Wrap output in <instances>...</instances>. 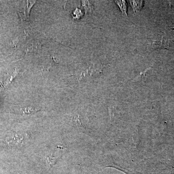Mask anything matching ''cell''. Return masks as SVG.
<instances>
[{"instance_id":"obj_1","label":"cell","mask_w":174,"mask_h":174,"mask_svg":"<svg viewBox=\"0 0 174 174\" xmlns=\"http://www.w3.org/2000/svg\"><path fill=\"white\" fill-rule=\"evenodd\" d=\"M168 41L165 36H161V38L159 40L154 41L152 43V46L154 49H168Z\"/></svg>"},{"instance_id":"obj_2","label":"cell","mask_w":174,"mask_h":174,"mask_svg":"<svg viewBox=\"0 0 174 174\" xmlns=\"http://www.w3.org/2000/svg\"><path fill=\"white\" fill-rule=\"evenodd\" d=\"M22 140H23V137L20 136L17 134H16L13 136H11L8 138L6 142L8 145H12V146H17V145H20V143H21Z\"/></svg>"},{"instance_id":"obj_3","label":"cell","mask_w":174,"mask_h":174,"mask_svg":"<svg viewBox=\"0 0 174 174\" xmlns=\"http://www.w3.org/2000/svg\"><path fill=\"white\" fill-rule=\"evenodd\" d=\"M132 9L135 12L140 10L143 7L144 1H129Z\"/></svg>"},{"instance_id":"obj_4","label":"cell","mask_w":174,"mask_h":174,"mask_svg":"<svg viewBox=\"0 0 174 174\" xmlns=\"http://www.w3.org/2000/svg\"><path fill=\"white\" fill-rule=\"evenodd\" d=\"M118 7L120 8V10L122 12V13L125 14L127 16V4L125 1H115Z\"/></svg>"},{"instance_id":"obj_5","label":"cell","mask_w":174,"mask_h":174,"mask_svg":"<svg viewBox=\"0 0 174 174\" xmlns=\"http://www.w3.org/2000/svg\"><path fill=\"white\" fill-rule=\"evenodd\" d=\"M17 74V72H16V70H15L13 71L10 75H8V77H7L6 80L3 83H2V88H5V87L8 86V85L13 80L14 78H15Z\"/></svg>"},{"instance_id":"obj_6","label":"cell","mask_w":174,"mask_h":174,"mask_svg":"<svg viewBox=\"0 0 174 174\" xmlns=\"http://www.w3.org/2000/svg\"><path fill=\"white\" fill-rule=\"evenodd\" d=\"M58 158V156L55 154H51V155L47 157L46 159V161L49 166H52L56 163Z\"/></svg>"},{"instance_id":"obj_7","label":"cell","mask_w":174,"mask_h":174,"mask_svg":"<svg viewBox=\"0 0 174 174\" xmlns=\"http://www.w3.org/2000/svg\"><path fill=\"white\" fill-rule=\"evenodd\" d=\"M23 114H31L38 111V109H36L33 107H27L21 109Z\"/></svg>"},{"instance_id":"obj_8","label":"cell","mask_w":174,"mask_h":174,"mask_svg":"<svg viewBox=\"0 0 174 174\" xmlns=\"http://www.w3.org/2000/svg\"><path fill=\"white\" fill-rule=\"evenodd\" d=\"M82 4L83 6L85 9V10H86V13H87V12H91L92 11V5L88 1H82Z\"/></svg>"},{"instance_id":"obj_9","label":"cell","mask_w":174,"mask_h":174,"mask_svg":"<svg viewBox=\"0 0 174 174\" xmlns=\"http://www.w3.org/2000/svg\"><path fill=\"white\" fill-rule=\"evenodd\" d=\"M74 17L76 18V19H79V17H81L82 16V12L79 9H76L75 10L74 12L73 13Z\"/></svg>"}]
</instances>
